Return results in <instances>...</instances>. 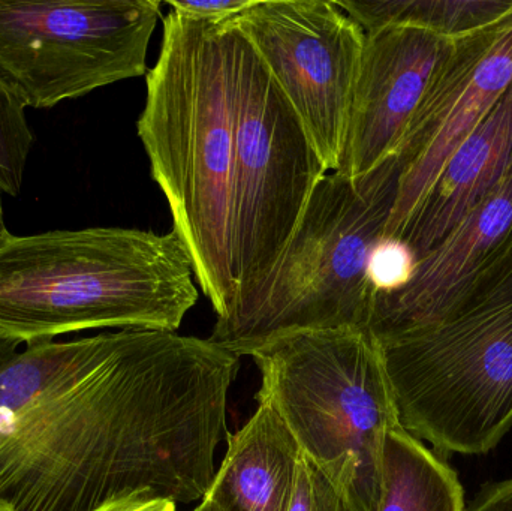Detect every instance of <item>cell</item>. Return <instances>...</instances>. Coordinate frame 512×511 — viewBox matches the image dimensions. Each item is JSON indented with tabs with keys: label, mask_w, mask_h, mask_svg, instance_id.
Instances as JSON below:
<instances>
[{
	"label": "cell",
	"mask_w": 512,
	"mask_h": 511,
	"mask_svg": "<svg viewBox=\"0 0 512 511\" xmlns=\"http://www.w3.org/2000/svg\"><path fill=\"white\" fill-rule=\"evenodd\" d=\"M18 347L0 339V500L107 511L206 497L237 354L135 329Z\"/></svg>",
	"instance_id": "obj_1"
},
{
	"label": "cell",
	"mask_w": 512,
	"mask_h": 511,
	"mask_svg": "<svg viewBox=\"0 0 512 511\" xmlns=\"http://www.w3.org/2000/svg\"><path fill=\"white\" fill-rule=\"evenodd\" d=\"M236 41L230 20L170 11L146 104L137 122L152 176L167 198L174 233L216 317L236 294L233 177L236 155Z\"/></svg>",
	"instance_id": "obj_2"
},
{
	"label": "cell",
	"mask_w": 512,
	"mask_h": 511,
	"mask_svg": "<svg viewBox=\"0 0 512 511\" xmlns=\"http://www.w3.org/2000/svg\"><path fill=\"white\" fill-rule=\"evenodd\" d=\"M174 231L54 230L0 236V339L27 345L92 329L177 332L197 305Z\"/></svg>",
	"instance_id": "obj_3"
},
{
	"label": "cell",
	"mask_w": 512,
	"mask_h": 511,
	"mask_svg": "<svg viewBox=\"0 0 512 511\" xmlns=\"http://www.w3.org/2000/svg\"><path fill=\"white\" fill-rule=\"evenodd\" d=\"M403 431L442 461L512 428V248L441 318L379 339Z\"/></svg>",
	"instance_id": "obj_4"
},
{
	"label": "cell",
	"mask_w": 512,
	"mask_h": 511,
	"mask_svg": "<svg viewBox=\"0 0 512 511\" xmlns=\"http://www.w3.org/2000/svg\"><path fill=\"white\" fill-rule=\"evenodd\" d=\"M399 177L396 156L358 180L325 174L273 272L216 320L210 341L242 357L289 333L367 330L370 260L385 237Z\"/></svg>",
	"instance_id": "obj_5"
},
{
	"label": "cell",
	"mask_w": 512,
	"mask_h": 511,
	"mask_svg": "<svg viewBox=\"0 0 512 511\" xmlns=\"http://www.w3.org/2000/svg\"><path fill=\"white\" fill-rule=\"evenodd\" d=\"M249 357L261 374L256 399L273 408L301 455L333 483L349 511L378 510L385 440L402 426L372 333L304 330Z\"/></svg>",
	"instance_id": "obj_6"
},
{
	"label": "cell",
	"mask_w": 512,
	"mask_h": 511,
	"mask_svg": "<svg viewBox=\"0 0 512 511\" xmlns=\"http://www.w3.org/2000/svg\"><path fill=\"white\" fill-rule=\"evenodd\" d=\"M327 173L300 117L237 29L233 177L236 294L228 315L273 272L313 191Z\"/></svg>",
	"instance_id": "obj_7"
},
{
	"label": "cell",
	"mask_w": 512,
	"mask_h": 511,
	"mask_svg": "<svg viewBox=\"0 0 512 511\" xmlns=\"http://www.w3.org/2000/svg\"><path fill=\"white\" fill-rule=\"evenodd\" d=\"M155 0H0V74L26 107L147 74Z\"/></svg>",
	"instance_id": "obj_8"
},
{
	"label": "cell",
	"mask_w": 512,
	"mask_h": 511,
	"mask_svg": "<svg viewBox=\"0 0 512 511\" xmlns=\"http://www.w3.org/2000/svg\"><path fill=\"white\" fill-rule=\"evenodd\" d=\"M300 117L328 173L339 170L366 32L337 2L255 0L231 18Z\"/></svg>",
	"instance_id": "obj_9"
},
{
	"label": "cell",
	"mask_w": 512,
	"mask_h": 511,
	"mask_svg": "<svg viewBox=\"0 0 512 511\" xmlns=\"http://www.w3.org/2000/svg\"><path fill=\"white\" fill-rule=\"evenodd\" d=\"M511 86L512 14L454 41L397 149L399 191L385 239H402L451 156Z\"/></svg>",
	"instance_id": "obj_10"
},
{
	"label": "cell",
	"mask_w": 512,
	"mask_h": 511,
	"mask_svg": "<svg viewBox=\"0 0 512 511\" xmlns=\"http://www.w3.org/2000/svg\"><path fill=\"white\" fill-rule=\"evenodd\" d=\"M366 36L336 171L351 180L396 156L412 117L454 47L453 39L414 27H382Z\"/></svg>",
	"instance_id": "obj_11"
},
{
	"label": "cell",
	"mask_w": 512,
	"mask_h": 511,
	"mask_svg": "<svg viewBox=\"0 0 512 511\" xmlns=\"http://www.w3.org/2000/svg\"><path fill=\"white\" fill-rule=\"evenodd\" d=\"M511 248L512 164L457 227L417 260L405 287L373 294L367 330L379 341L438 320Z\"/></svg>",
	"instance_id": "obj_12"
},
{
	"label": "cell",
	"mask_w": 512,
	"mask_h": 511,
	"mask_svg": "<svg viewBox=\"0 0 512 511\" xmlns=\"http://www.w3.org/2000/svg\"><path fill=\"white\" fill-rule=\"evenodd\" d=\"M512 164V86L463 141L399 242L420 260L477 206Z\"/></svg>",
	"instance_id": "obj_13"
},
{
	"label": "cell",
	"mask_w": 512,
	"mask_h": 511,
	"mask_svg": "<svg viewBox=\"0 0 512 511\" xmlns=\"http://www.w3.org/2000/svg\"><path fill=\"white\" fill-rule=\"evenodd\" d=\"M206 497L222 511H291L300 449L273 408L259 402L234 435Z\"/></svg>",
	"instance_id": "obj_14"
},
{
	"label": "cell",
	"mask_w": 512,
	"mask_h": 511,
	"mask_svg": "<svg viewBox=\"0 0 512 511\" xmlns=\"http://www.w3.org/2000/svg\"><path fill=\"white\" fill-rule=\"evenodd\" d=\"M465 506L462 483L447 462L402 428L387 435L376 511H465Z\"/></svg>",
	"instance_id": "obj_15"
},
{
	"label": "cell",
	"mask_w": 512,
	"mask_h": 511,
	"mask_svg": "<svg viewBox=\"0 0 512 511\" xmlns=\"http://www.w3.org/2000/svg\"><path fill=\"white\" fill-rule=\"evenodd\" d=\"M337 5L366 33L382 27H414L453 41L512 14V0H340Z\"/></svg>",
	"instance_id": "obj_16"
},
{
	"label": "cell",
	"mask_w": 512,
	"mask_h": 511,
	"mask_svg": "<svg viewBox=\"0 0 512 511\" xmlns=\"http://www.w3.org/2000/svg\"><path fill=\"white\" fill-rule=\"evenodd\" d=\"M26 105L0 74V191L17 197L33 137L26 117Z\"/></svg>",
	"instance_id": "obj_17"
},
{
	"label": "cell",
	"mask_w": 512,
	"mask_h": 511,
	"mask_svg": "<svg viewBox=\"0 0 512 511\" xmlns=\"http://www.w3.org/2000/svg\"><path fill=\"white\" fill-rule=\"evenodd\" d=\"M417 266L412 249L399 240L382 239L370 260L369 276L375 293H393L411 281Z\"/></svg>",
	"instance_id": "obj_18"
},
{
	"label": "cell",
	"mask_w": 512,
	"mask_h": 511,
	"mask_svg": "<svg viewBox=\"0 0 512 511\" xmlns=\"http://www.w3.org/2000/svg\"><path fill=\"white\" fill-rule=\"evenodd\" d=\"M291 511L349 510L333 483L301 455Z\"/></svg>",
	"instance_id": "obj_19"
},
{
	"label": "cell",
	"mask_w": 512,
	"mask_h": 511,
	"mask_svg": "<svg viewBox=\"0 0 512 511\" xmlns=\"http://www.w3.org/2000/svg\"><path fill=\"white\" fill-rule=\"evenodd\" d=\"M255 0H168L171 11L201 20L225 21L252 6Z\"/></svg>",
	"instance_id": "obj_20"
},
{
	"label": "cell",
	"mask_w": 512,
	"mask_h": 511,
	"mask_svg": "<svg viewBox=\"0 0 512 511\" xmlns=\"http://www.w3.org/2000/svg\"><path fill=\"white\" fill-rule=\"evenodd\" d=\"M465 511H512V477L481 486Z\"/></svg>",
	"instance_id": "obj_21"
},
{
	"label": "cell",
	"mask_w": 512,
	"mask_h": 511,
	"mask_svg": "<svg viewBox=\"0 0 512 511\" xmlns=\"http://www.w3.org/2000/svg\"><path fill=\"white\" fill-rule=\"evenodd\" d=\"M107 511H177V506L170 501H152V503L129 504Z\"/></svg>",
	"instance_id": "obj_22"
},
{
	"label": "cell",
	"mask_w": 512,
	"mask_h": 511,
	"mask_svg": "<svg viewBox=\"0 0 512 511\" xmlns=\"http://www.w3.org/2000/svg\"><path fill=\"white\" fill-rule=\"evenodd\" d=\"M192 511H222L219 509L218 504L213 503L209 498H203L201 500L200 506H197V509Z\"/></svg>",
	"instance_id": "obj_23"
},
{
	"label": "cell",
	"mask_w": 512,
	"mask_h": 511,
	"mask_svg": "<svg viewBox=\"0 0 512 511\" xmlns=\"http://www.w3.org/2000/svg\"><path fill=\"white\" fill-rule=\"evenodd\" d=\"M3 192L0 191V236H2L3 233H6L8 231V228H6L5 225V218H3Z\"/></svg>",
	"instance_id": "obj_24"
},
{
	"label": "cell",
	"mask_w": 512,
	"mask_h": 511,
	"mask_svg": "<svg viewBox=\"0 0 512 511\" xmlns=\"http://www.w3.org/2000/svg\"><path fill=\"white\" fill-rule=\"evenodd\" d=\"M0 511H17L14 507L9 506L5 501L0 500Z\"/></svg>",
	"instance_id": "obj_25"
}]
</instances>
